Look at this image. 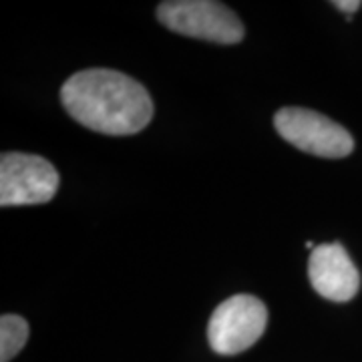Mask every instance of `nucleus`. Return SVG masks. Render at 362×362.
<instances>
[{
  "label": "nucleus",
  "instance_id": "423d86ee",
  "mask_svg": "<svg viewBox=\"0 0 362 362\" xmlns=\"http://www.w3.org/2000/svg\"><path fill=\"white\" fill-rule=\"evenodd\" d=\"M308 276L312 288L332 302H349L361 288V274L350 259L349 252L338 242L312 250Z\"/></svg>",
  "mask_w": 362,
  "mask_h": 362
},
{
  "label": "nucleus",
  "instance_id": "f257e3e1",
  "mask_svg": "<svg viewBox=\"0 0 362 362\" xmlns=\"http://www.w3.org/2000/svg\"><path fill=\"white\" fill-rule=\"evenodd\" d=\"M66 113L87 129L105 135L139 133L153 117L147 89L111 69L78 71L61 89Z\"/></svg>",
  "mask_w": 362,
  "mask_h": 362
},
{
  "label": "nucleus",
  "instance_id": "20e7f679",
  "mask_svg": "<svg viewBox=\"0 0 362 362\" xmlns=\"http://www.w3.org/2000/svg\"><path fill=\"white\" fill-rule=\"evenodd\" d=\"M274 125L282 139L310 156L340 159L354 149L349 131L312 109L284 107L274 117Z\"/></svg>",
  "mask_w": 362,
  "mask_h": 362
},
{
  "label": "nucleus",
  "instance_id": "7ed1b4c3",
  "mask_svg": "<svg viewBox=\"0 0 362 362\" xmlns=\"http://www.w3.org/2000/svg\"><path fill=\"white\" fill-rule=\"evenodd\" d=\"M268 324V308L256 296L238 294L223 300L207 324L209 346L218 354H240L258 342Z\"/></svg>",
  "mask_w": 362,
  "mask_h": 362
},
{
  "label": "nucleus",
  "instance_id": "6e6552de",
  "mask_svg": "<svg viewBox=\"0 0 362 362\" xmlns=\"http://www.w3.org/2000/svg\"><path fill=\"white\" fill-rule=\"evenodd\" d=\"M332 6H337L338 11H342L344 14H354L362 6L361 0H334Z\"/></svg>",
  "mask_w": 362,
  "mask_h": 362
},
{
  "label": "nucleus",
  "instance_id": "0eeeda50",
  "mask_svg": "<svg viewBox=\"0 0 362 362\" xmlns=\"http://www.w3.org/2000/svg\"><path fill=\"white\" fill-rule=\"evenodd\" d=\"M28 340V322L16 314L0 318V362L13 361Z\"/></svg>",
  "mask_w": 362,
  "mask_h": 362
},
{
  "label": "nucleus",
  "instance_id": "39448f33",
  "mask_svg": "<svg viewBox=\"0 0 362 362\" xmlns=\"http://www.w3.org/2000/svg\"><path fill=\"white\" fill-rule=\"evenodd\" d=\"M59 189V173L45 157L2 153L0 206H39L51 202Z\"/></svg>",
  "mask_w": 362,
  "mask_h": 362
},
{
  "label": "nucleus",
  "instance_id": "f03ea898",
  "mask_svg": "<svg viewBox=\"0 0 362 362\" xmlns=\"http://www.w3.org/2000/svg\"><path fill=\"white\" fill-rule=\"evenodd\" d=\"M157 18L169 30L218 45L244 39L240 16L216 0H168L157 6Z\"/></svg>",
  "mask_w": 362,
  "mask_h": 362
}]
</instances>
